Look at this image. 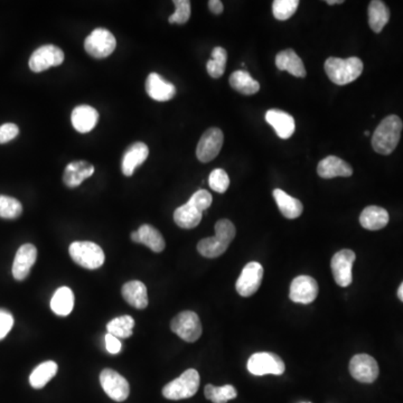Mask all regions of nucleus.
Listing matches in <instances>:
<instances>
[{"label": "nucleus", "instance_id": "a211bd4d", "mask_svg": "<svg viewBox=\"0 0 403 403\" xmlns=\"http://www.w3.org/2000/svg\"><path fill=\"white\" fill-rule=\"evenodd\" d=\"M146 91L150 98L158 102L171 100L176 95L174 84L167 82L157 73H150L147 77Z\"/></svg>", "mask_w": 403, "mask_h": 403}, {"label": "nucleus", "instance_id": "f8f14e48", "mask_svg": "<svg viewBox=\"0 0 403 403\" xmlns=\"http://www.w3.org/2000/svg\"><path fill=\"white\" fill-rule=\"evenodd\" d=\"M356 256L354 251L344 249L334 254L330 261V268L334 279L339 287H348L352 284V268Z\"/></svg>", "mask_w": 403, "mask_h": 403}, {"label": "nucleus", "instance_id": "412c9836", "mask_svg": "<svg viewBox=\"0 0 403 403\" xmlns=\"http://www.w3.org/2000/svg\"><path fill=\"white\" fill-rule=\"evenodd\" d=\"M74 129L81 134H86L95 129L99 121V112L88 104H82L74 109L71 116Z\"/></svg>", "mask_w": 403, "mask_h": 403}, {"label": "nucleus", "instance_id": "49530a36", "mask_svg": "<svg viewBox=\"0 0 403 403\" xmlns=\"http://www.w3.org/2000/svg\"><path fill=\"white\" fill-rule=\"evenodd\" d=\"M398 297L401 302H403V282L400 284V287L398 289Z\"/></svg>", "mask_w": 403, "mask_h": 403}, {"label": "nucleus", "instance_id": "c756f323", "mask_svg": "<svg viewBox=\"0 0 403 403\" xmlns=\"http://www.w3.org/2000/svg\"><path fill=\"white\" fill-rule=\"evenodd\" d=\"M73 291L69 287L58 288L51 300V308L58 316H67L73 310Z\"/></svg>", "mask_w": 403, "mask_h": 403}, {"label": "nucleus", "instance_id": "f3484780", "mask_svg": "<svg viewBox=\"0 0 403 403\" xmlns=\"http://www.w3.org/2000/svg\"><path fill=\"white\" fill-rule=\"evenodd\" d=\"M149 155V149L145 143L138 141L130 145L123 154L121 169L125 176H132L134 171L144 164Z\"/></svg>", "mask_w": 403, "mask_h": 403}, {"label": "nucleus", "instance_id": "aec40b11", "mask_svg": "<svg viewBox=\"0 0 403 403\" xmlns=\"http://www.w3.org/2000/svg\"><path fill=\"white\" fill-rule=\"evenodd\" d=\"M266 121L272 128L275 129L276 134L281 139H288L293 136L296 129L295 119L289 113L278 109H271L267 111Z\"/></svg>", "mask_w": 403, "mask_h": 403}, {"label": "nucleus", "instance_id": "ea45409f", "mask_svg": "<svg viewBox=\"0 0 403 403\" xmlns=\"http://www.w3.org/2000/svg\"><path fill=\"white\" fill-rule=\"evenodd\" d=\"M212 201H213V199H212V195L208 191L199 190L193 194L190 201L187 202V203L203 213L211 206Z\"/></svg>", "mask_w": 403, "mask_h": 403}, {"label": "nucleus", "instance_id": "bb28decb", "mask_svg": "<svg viewBox=\"0 0 403 403\" xmlns=\"http://www.w3.org/2000/svg\"><path fill=\"white\" fill-rule=\"evenodd\" d=\"M390 19V10L381 0H373L369 5V24L374 33H381Z\"/></svg>", "mask_w": 403, "mask_h": 403}, {"label": "nucleus", "instance_id": "f03ea898", "mask_svg": "<svg viewBox=\"0 0 403 403\" xmlns=\"http://www.w3.org/2000/svg\"><path fill=\"white\" fill-rule=\"evenodd\" d=\"M235 226L230 220L217 221L215 224V235L211 238H205L199 242L197 251L205 258L220 257L228 250L230 243L235 238Z\"/></svg>", "mask_w": 403, "mask_h": 403}, {"label": "nucleus", "instance_id": "a19ab883", "mask_svg": "<svg viewBox=\"0 0 403 403\" xmlns=\"http://www.w3.org/2000/svg\"><path fill=\"white\" fill-rule=\"evenodd\" d=\"M14 326V317L8 310L0 309V341L5 339Z\"/></svg>", "mask_w": 403, "mask_h": 403}, {"label": "nucleus", "instance_id": "cd10ccee", "mask_svg": "<svg viewBox=\"0 0 403 403\" xmlns=\"http://www.w3.org/2000/svg\"><path fill=\"white\" fill-rule=\"evenodd\" d=\"M230 86L235 91L245 95H252L260 90L259 82H257L247 71H235L230 77Z\"/></svg>", "mask_w": 403, "mask_h": 403}, {"label": "nucleus", "instance_id": "7c9ffc66", "mask_svg": "<svg viewBox=\"0 0 403 403\" xmlns=\"http://www.w3.org/2000/svg\"><path fill=\"white\" fill-rule=\"evenodd\" d=\"M58 369V364L53 361H47V362L40 363L32 372L31 376H29V383L34 389L44 388L56 376Z\"/></svg>", "mask_w": 403, "mask_h": 403}, {"label": "nucleus", "instance_id": "0eeeda50", "mask_svg": "<svg viewBox=\"0 0 403 403\" xmlns=\"http://www.w3.org/2000/svg\"><path fill=\"white\" fill-rule=\"evenodd\" d=\"M171 330L185 342L194 343L201 337L202 324L197 314L191 310L180 313L173 318Z\"/></svg>", "mask_w": 403, "mask_h": 403}, {"label": "nucleus", "instance_id": "37998d69", "mask_svg": "<svg viewBox=\"0 0 403 403\" xmlns=\"http://www.w3.org/2000/svg\"><path fill=\"white\" fill-rule=\"evenodd\" d=\"M104 342H106V348L110 354H118L123 348L119 339H117L116 336L111 335V334L108 333L104 336Z\"/></svg>", "mask_w": 403, "mask_h": 403}, {"label": "nucleus", "instance_id": "20e7f679", "mask_svg": "<svg viewBox=\"0 0 403 403\" xmlns=\"http://www.w3.org/2000/svg\"><path fill=\"white\" fill-rule=\"evenodd\" d=\"M199 388V374L196 369H190L169 382L162 389V395L168 400H183L195 395Z\"/></svg>", "mask_w": 403, "mask_h": 403}, {"label": "nucleus", "instance_id": "39448f33", "mask_svg": "<svg viewBox=\"0 0 403 403\" xmlns=\"http://www.w3.org/2000/svg\"><path fill=\"white\" fill-rule=\"evenodd\" d=\"M74 262L83 268L95 270L104 263V252L98 245L90 241H75L69 247Z\"/></svg>", "mask_w": 403, "mask_h": 403}, {"label": "nucleus", "instance_id": "1a4fd4ad", "mask_svg": "<svg viewBox=\"0 0 403 403\" xmlns=\"http://www.w3.org/2000/svg\"><path fill=\"white\" fill-rule=\"evenodd\" d=\"M64 62V53L56 45H43L38 47L29 58V69L35 73L49 70V67L58 66Z\"/></svg>", "mask_w": 403, "mask_h": 403}, {"label": "nucleus", "instance_id": "dca6fc26", "mask_svg": "<svg viewBox=\"0 0 403 403\" xmlns=\"http://www.w3.org/2000/svg\"><path fill=\"white\" fill-rule=\"evenodd\" d=\"M37 249L35 245H22L19 247L15 256V260L12 263V276L16 280L23 281L27 278L32 267L36 262Z\"/></svg>", "mask_w": 403, "mask_h": 403}, {"label": "nucleus", "instance_id": "7ed1b4c3", "mask_svg": "<svg viewBox=\"0 0 403 403\" xmlns=\"http://www.w3.org/2000/svg\"><path fill=\"white\" fill-rule=\"evenodd\" d=\"M327 77L337 86H346L358 79L363 72V62L360 58H328L325 62Z\"/></svg>", "mask_w": 403, "mask_h": 403}, {"label": "nucleus", "instance_id": "a878e982", "mask_svg": "<svg viewBox=\"0 0 403 403\" xmlns=\"http://www.w3.org/2000/svg\"><path fill=\"white\" fill-rule=\"evenodd\" d=\"M273 197H275L276 203L278 205L279 210L284 217H287L289 220H293V219H297L302 215L304 206L300 199H295L279 188L273 191Z\"/></svg>", "mask_w": 403, "mask_h": 403}, {"label": "nucleus", "instance_id": "c9c22d12", "mask_svg": "<svg viewBox=\"0 0 403 403\" xmlns=\"http://www.w3.org/2000/svg\"><path fill=\"white\" fill-rule=\"evenodd\" d=\"M23 206L19 199L10 196L0 195V217L7 220H14L21 217Z\"/></svg>", "mask_w": 403, "mask_h": 403}, {"label": "nucleus", "instance_id": "5701e85b", "mask_svg": "<svg viewBox=\"0 0 403 403\" xmlns=\"http://www.w3.org/2000/svg\"><path fill=\"white\" fill-rule=\"evenodd\" d=\"M276 65L279 70L287 71L288 73H291L293 77H305L307 74L302 58L291 49H284L277 54Z\"/></svg>", "mask_w": 403, "mask_h": 403}, {"label": "nucleus", "instance_id": "72a5a7b5", "mask_svg": "<svg viewBox=\"0 0 403 403\" xmlns=\"http://www.w3.org/2000/svg\"><path fill=\"white\" fill-rule=\"evenodd\" d=\"M204 395L206 399L213 403H228V401L233 400L238 395L236 389L231 384L223 387H215L213 384H208L204 389Z\"/></svg>", "mask_w": 403, "mask_h": 403}, {"label": "nucleus", "instance_id": "2eb2a0df", "mask_svg": "<svg viewBox=\"0 0 403 403\" xmlns=\"http://www.w3.org/2000/svg\"><path fill=\"white\" fill-rule=\"evenodd\" d=\"M318 291L317 281L313 277L298 276L291 282L289 298L297 304L307 305L317 298Z\"/></svg>", "mask_w": 403, "mask_h": 403}, {"label": "nucleus", "instance_id": "c03bdc74", "mask_svg": "<svg viewBox=\"0 0 403 403\" xmlns=\"http://www.w3.org/2000/svg\"><path fill=\"white\" fill-rule=\"evenodd\" d=\"M208 8L213 12L214 15H220L223 12V3L220 0H210L208 1Z\"/></svg>", "mask_w": 403, "mask_h": 403}, {"label": "nucleus", "instance_id": "a18cd8bd", "mask_svg": "<svg viewBox=\"0 0 403 403\" xmlns=\"http://www.w3.org/2000/svg\"><path fill=\"white\" fill-rule=\"evenodd\" d=\"M132 240L136 243H139V234H138V231H134V232L132 233Z\"/></svg>", "mask_w": 403, "mask_h": 403}, {"label": "nucleus", "instance_id": "4c0bfd02", "mask_svg": "<svg viewBox=\"0 0 403 403\" xmlns=\"http://www.w3.org/2000/svg\"><path fill=\"white\" fill-rule=\"evenodd\" d=\"M175 12L168 19L171 24L183 25L188 22L191 17V1L188 0H174Z\"/></svg>", "mask_w": 403, "mask_h": 403}, {"label": "nucleus", "instance_id": "2f4dec72", "mask_svg": "<svg viewBox=\"0 0 403 403\" xmlns=\"http://www.w3.org/2000/svg\"><path fill=\"white\" fill-rule=\"evenodd\" d=\"M139 234V243L147 245L154 252H162L165 249V240L158 230L149 224H144L137 230Z\"/></svg>", "mask_w": 403, "mask_h": 403}, {"label": "nucleus", "instance_id": "9d476101", "mask_svg": "<svg viewBox=\"0 0 403 403\" xmlns=\"http://www.w3.org/2000/svg\"><path fill=\"white\" fill-rule=\"evenodd\" d=\"M101 387L108 397L117 402L127 400L130 393V387L127 380L119 373L111 369H104L100 374Z\"/></svg>", "mask_w": 403, "mask_h": 403}, {"label": "nucleus", "instance_id": "f257e3e1", "mask_svg": "<svg viewBox=\"0 0 403 403\" xmlns=\"http://www.w3.org/2000/svg\"><path fill=\"white\" fill-rule=\"evenodd\" d=\"M402 128V120L395 114L384 118L373 134V149L381 155H390L393 153L400 141Z\"/></svg>", "mask_w": 403, "mask_h": 403}, {"label": "nucleus", "instance_id": "e433bc0d", "mask_svg": "<svg viewBox=\"0 0 403 403\" xmlns=\"http://www.w3.org/2000/svg\"><path fill=\"white\" fill-rule=\"evenodd\" d=\"M298 6V0H275L272 3V12L278 21H287L296 12Z\"/></svg>", "mask_w": 403, "mask_h": 403}, {"label": "nucleus", "instance_id": "4be33fe9", "mask_svg": "<svg viewBox=\"0 0 403 403\" xmlns=\"http://www.w3.org/2000/svg\"><path fill=\"white\" fill-rule=\"evenodd\" d=\"M95 173V166L84 160H77L70 162L65 168L63 174V182L67 187L74 188L81 185L86 180L91 178Z\"/></svg>", "mask_w": 403, "mask_h": 403}, {"label": "nucleus", "instance_id": "09e8293b", "mask_svg": "<svg viewBox=\"0 0 403 403\" xmlns=\"http://www.w3.org/2000/svg\"><path fill=\"white\" fill-rule=\"evenodd\" d=\"M364 134H365V136H369V132H364Z\"/></svg>", "mask_w": 403, "mask_h": 403}, {"label": "nucleus", "instance_id": "393cba45", "mask_svg": "<svg viewBox=\"0 0 403 403\" xmlns=\"http://www.w3.org/2000/svg\"><path fill=\"white\" fill-rule=\"evenodd\" d=\"M123 297L134 308L145 309L148 306L147 288L141 281H129L123 284Z\"/></svg>", "mask_w": 403, "mask_h": 403}, {"label": "nucleus", "instance_id": "473e14b6", "mask_svg": "<svg viewBox=\"0 0 403 403\" xmlns=\"http://www.w3.org/2000/svg\"><path fill=\"white\" fill-rule=\"evenodd\" d=\"M134 321L132 316L125 315L113 318L107 325L108 333L116 336L117 339H128L134 332Z\"/></svg>", "mask_w": 403, "mask_h": 403}, {"label": "nucleus", "instance_id": "de8ad7c7", "mask_svg": "<svg viewBox=\"0 0 403 403\" xmlns=\"http://www.w3.org/2000/svg\"><path fill=\"white\" fill-rule=\"evenodd\" d=\"M328 5H335V3H343V0H327L326 1Z\"/></svg>", "mask_w": 403, "mask_h": 403}, {"label": "nucleus", "instance_id": "6ab92c4d", "mask_svg": "<svg viewBox=\"0 0 403 403\" xmlns=\"http://www.w3.org/2000/svg\"><path fill=\"white\" fill-rule=\"evenodd\" d=\"M317 173L321 178H350L353 174L351 165L336 156H328L319 162Z\"/></svg>", "mask_w": 403, "mask_h": 403}, {"label": "nucleus", "instance_id": "79ce46f5", "mask_svg": "<svg viewBox=\"0 0 403 403\" xmlns=\"http://www.w3.org/2000/svg\"><path fill=\"white\" fill-rule=\"evenodd\" d=\"M19 134V128L15 123L0 125V144H6L15 139Z\"/></svg>", "mask_w": 403, "mask_h": 403}, {"label": "nucleus", "instance_id": "ddd939ff", "mask_svg": "<svg viewBox=\"0 0 403 403\" xmlns=\"http://www.w3.org/2000/svg\"><path fill=\"white\" fill-rule=\"evenodd\" d=\"M263 277V268L259 262H249L242 270L235 288L242 297H250L257 293Z\"/></svg>", "mask_w": 403, "mask_h": 403}, {"label": "nucleus", "instance_id": "9b49d317", "mask_svg": "<svg viewBox=\"0 0 403 403\" xmlns=\"http://www.w3.org/2000/svg\"><path fill=\"white\" fill-rule=\"evenodd\" d=\"M224 136L219 128H210L203 134L196 148V156L199 162H208L220 154L223 146Z\"/></svg>", "mask_w": 403, "mask_h": 403}, {"label": "nucleus", "instance_id": "6e6552de", "mask_svg": "<svg viewBox=\"0 0 403 403\" xmlns=\"http://www.w3.org/2000/svg\"><path fill=\"white\" fill-rule=\"evenodd\" d=\"M247 369L251 374L257 376L267 374L281 376L284 374L286 367L284 361L281 360L278 355L262 352L251 355V358L247 361Z\"/></svg>", "mask_w": 403, "mask_h": 403}, {"label": "nucleus", "instance_id": "4468645a", "mask_svg": "<svg viewBox=\"0 0 403 403\" xmlns=\"http://www.w3.org/2000/svg\"><path fill=\"white\" fill-rule=\"evenodd\" d=\"M350 373L356 381L373 383L379 376V365L369 355H355L350 362Z\"/></svg>", "mask_w": 403, "mask_h": 403}, {"label": "nucleus", "instance_id": "c85d7f7f", "mask_svg": "<svg viewBox=\"0 0 403 403\" xmlns=\"http://www.w3.org/2000/svg\"><path fill=\"white\" fill-rule=\"evenodd\" d=\"M202 217L203 213L195 208H193L188 203L182 205L174 212L175 223L182 229H194L201 223Z\"/></svg>", "mask_w": 403, "mask_h": 403}, {"label": "nucleus", "instance_id": "b1692460", "mask_svg": "<svg viewBox=\"0 0 403 403\" xmlns=\"http://www.w3.org/2000/svg\"><path fill=\"white\" fill-rule=\"evenodd\" d=\"M361 225L369 231H378L388 225L389 213L380 206H367L364 208L360 217Z\"/></svg>", "mask_w": 403, "mask_h": 403}, {"label": "nucleus", "instance_id": "423d86ee", "mask_svg": "<svg viewBox=\"0 0 403 403\" xmlns=\"http://www.w3.org/2000/svg\"><path fill=\"white\" fill-rule=\"evenodd\" d=\"M117 47L116 37L106 28H97L86 37L84 49L86 53L95 58H106L110 56Z\"/></svg>", "mask_w": 403, "mask_h": 403}, {"label": "nucleus", "instance_id": "f704fd0d", "mask_svg": "<svg viewBox=\"0 0 403 403\" xmlns=\"http://www.w3.org/2000/svg\"><path fill=\"white\" fill-rule=\"evenodd\" d=\"M226 60H228V53L223 47L217 46L212 51L211 60L206 64V70L210 77L219 79L223 75L225 72Z\"/></svg>", "mask_w": 403, "mask_h": 403}, {"label": "nucleus", "instance_id": "58836bf2", "mask_svg": "<svg viewBox=\"0 0 403 403\" xmlns=\"http://www.w3.org/2000/svg\"><path fill=\"white\" fill-rule=\"evenodd\" d=\"M208 185L214 192L225 193L230 186L229 175L222 168H217L212 171L208 178Z\"/></svg>", "mask_w": 403, "mask_h": 403}]
</instances>
